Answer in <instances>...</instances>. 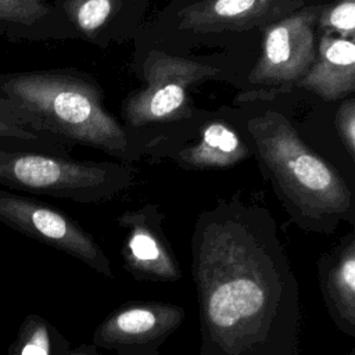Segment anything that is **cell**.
Instances as JSON below:
<instances>
[{
	"instance_id": "2",
	"label": "cell",
	"mask_w": 355,
	"mask_h": 355,
	"mask_svg": "<svg viewBox=\"0 0 355 355\" xmlns=\"http://www.w3.org/2000/svg\"><path fill=\"white\" fill-rule=\"evenodd\" d=\"M248 132L287 212L300 226L331 233L340 220L354 223L351 189L302 141L286 116L268 111L248 121Z\"/></svg>"
},
{
	"instance_id": "19",
	"label": "cell",
	"mask_w": 355,
	"mask_h": 355,
	"mask_svg": "<svg viewBox=\"0 0 355 355\" xmlns=\"http://www.w3.org/2000/svg\"><path fill=\"white\" fill-rule=\"evenodd\" d=\"M336 125H337L338 136L345 150L354 158L355 155V101L354 98H348L341 104L336 115Z\"/></svg>"
},
{
	"instance_id": "11",
	"label": "cell",
	"mask_w": 355,
	"mask_h": 355,
	"mask_svg": "<svg viewBox=\"0 0 355 355\" xmlns=\"http://www.w3.org/2000/svg\"><path fill=\"white\" fill-rule=\"evenodd\" d=\"M320 293L333 323L355 337V234L351 232L318 259Z\"/></svg>"
},
{
	"instance_id": "16",
	"label": "cell",
	"mask_w": 355,
	"mask_h": 355,
	"mask_svg": "<svg viewBox=\"0 0 355 355\" xmlns=\"http://www.w3.org/2000/svg\"><path fill=\"white\" fill-rule=\"evenodd\" d=\"M50 12L46 0H0V22L33 26Z\"/></svg>"
},
{
	"instance_id": "20",
	"label": "cell",
	"mask_w": 355,
	"mask_h": 355,
	"mask_svg": "<svg viewBox=\"0 0 355 355\" xmlns=\"http://www.w3.org/2000/svg\"><path fill=\"white\" fill-rule=\"evenodd\" d=\"M72 355H100L98 352H97V347L94 345V344H92V345H83V347H80L76 352H73Z\"/></svg>"
},
{
	"instance_id": "4",
	"label": "cell",
	"mask_w": 355,
	"mask_h": 355,
	"mask_svg": "<svg viewBox=\"0 0 355 355\" xmlns=\"http://www.w3.org/2000/svg\"><path fill=\"white\" fill-rule=\"evenodd\" d=\"M132 169L110 162L73 161L61 157L0 150V184L69 198L101 201L128 187Z\"/></svg>"
},
{
	"instance_id": "6",
	"label": "cell",
	"mask_w": 355,
	"mask_h": 355,
	"mask_svg": "<svg viewBox=\"0 0 355 355\" xmlns=\"http://www.w3.org/2000/svg\"><path fill=\"white\" fill-rule=\"evenodd\" d=\"M322 7H304L263 28L262 51L250 72L254 86L287 92L309 71L316 58L315 28Z\"/></svg>"
},
{
	"instance_id": "7",
	"label": "cell",
	"mask_w": 355,
	"mask_h": 355,
	"mask_svg": "<svg viewBox=\"0 0 355 355\" xmlns=\"http://www.w3.org/2000/svg\"><path fill=\"white\" fill-rule=\"evenodd\" d=\"M0 220L15 230L72 255L100 275L114 277L111 262L94 239L57 209L0 190Z\"/></svg>"
},
{
	"instance_id": "18",
	"label": "cell",
	"mask_w": 355,
	"mask_h": 355,
	"mask_svg": "<svg viewBox=\"0 0 355 355\" xmlns=\"http://www.w3.org/2000/svg\"><path fill=\"white\" fill-rule=\"evenodd\" d=\"M53 340L47 323L32 316L26 320L21 336L18 355H51Z\"/></svg>"
},
{
	"instance_id": "5",
	"label": "cell",
	"mask_w": 355,
	"mask_h": 355,
	"mask_svg": "<svg viewBox=\"0 0 355 355\" xmlns=\"http://www.w3.org/2000/svg\"><path fill=\"white\" fill-rule=\"evenodd\" d=\"M219 72V68L198 60L150 51L143 62L144 85L125 103L126 121L139 128L179 118L187 107L189 89Z\"/></svg>"
},
{
	"instance_id": "14",
	"label": "cell",
	"mask_w": 355,
	"mask_h": 355,
	"mask_svg": "<svg viewBox=\"0 0 355 355\" xmlns=\"http://www.w3.org/2000/svg\"><path fill=\"white\" fill-rule=\"evenodd\" d=\"M72 25L86 37H94L121 7V0H64Z\"/></svg>"
},
{
	"instance_id": "9",
	"label": "cell",
	"mask_w": 355,
	"mask_h": 355,
	"mask_svg": "<svg viewBox=\"0 0 355 355\" xmlns=\"http://www.w3.org/2000/svg\"><path fill=\"white\" fill-rule=\"evenodd\" d=\"M162 219L164 215L151 204L116 218L125 230L122 262L135 279L178 282L182 277L180 265L162 230Z\"/></svg>"
},
{
	"instance_id": "1",
	"label": "cell",
	"mask_w": 355,
	"mask_h": 355,
	"mask_svg": "<svg viewBox=\"0 0 355 355\" xmlns=\"http://www.w3.org/2000/svg\"><path fill=\"white\" fill-rule=\"evenodd\" d=\"M268 211L223 202L191 237L200 355H301L300 284Z\"/></svg>"
},
{
	"instance_id": "8",
	"label": "cell",
	"mask_w": 355,
	"mask_h": 355,
	"mask_svg": "<svg viewBox=\"0 0 355 355\" xmlns=\"http://www.w3.org/2000/svg\"><path fill=\"white\" fill-rule=\"evenodd\" d=\"M184 316V308L169 302H128L97 326L92 343L116 355H161L162 344L178 330Z\"/></svg>"
},
{
	"instance_id": "10",
	"label": "cell",
	"mask_w": 355,
	"mask_h": 355,
	"mask_svg": "<svg viewBox=\"0 0 355 355\" xmlns=\"http://www.w3.org/2000/svg\"><path fill=\"white\" fill-rule=\"evenodd\" d=\"M302 0H201L179 12V28L194 33L266 26L291 14Z\"/></svg>"
},
{
	"instance_id": "13",
	"label": "cell",
	"mask_w": 355,
	"mask_h": 355,
	"mask_svg": "<svg viewBox=\"0 0 355 355\" xmlns=\"http://www.w3.org/2000/svg\"><path fill=\"white\" fill-rule=\"evenodd\" d=\"M250 155V148L240 136L223 122L205 126L200 140L182 150L176 162L186 169L232 166Z\"/></svg>"
},
{
	"instance_id": "12",
	"label": "cell",
	"mask_w": 355,
	"mask_h": 355,
	"mask_svg": "<svg viewBox=\"0 0 355 355\" xmlns=\"http://www.w3.org/2000/svg\"><path fill=\"white\" fill-rule=\"evenodd\" d=\"M297 86L326 101L352 94L355 90L354 39L323 33L316 46V58Z\"/></svg>"
},
{
	"instance_id": "3",
	"label": "cell",
	"mask_w": 355,
	"mask_h": 355,
	"mask_svg": "<svg viewBox=\"0 0 355 355\" xmlns=\"http://www.w3.org/2000/svg\"><path fill=\"white\" fill-rule=\"evenodd\" d=\"M0 89L53 137L112 154L128 150L125 130L105 111L103 93L93 82L71 73L32 72L6 78Z\"/></svg>"
},
{
	"instance_id": "17",
	"label": "cell",
	"mask_w": 355,
	"mask_h": 355,
	"mask_svg": "<svg viewBox=\"0 0 355 355\" xmlns=\"http://www.w3.org/2000/svg\"><path fill=\"white\" fill-rule=\"evenodd\" d=\"M319 25L326 32H338L344 39H354L355 31V0H337L319 14Z\"/></svg>"
},
{
	"instance_id": "15",
	"label": "cell",
	"mask_w": 355,
	"mask_h": 355,
	"mask_svg": "<svg viewBox=\"0 0 355 355\" xmlns=\"http://www.w3.org/2000/svg\"><path fill=\"white\" fill-rule=\"evenodd\" d=\"M49 136L29 111L0 96V137L37 143Z\"/></svg>"
}]
</instances>
